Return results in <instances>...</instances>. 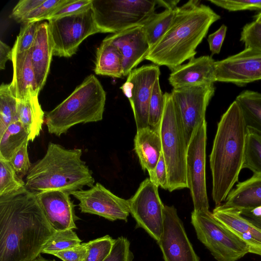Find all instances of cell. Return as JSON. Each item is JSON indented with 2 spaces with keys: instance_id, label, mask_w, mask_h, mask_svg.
<instances>
[{
  "instance_id": "cell-1",
  "label": "cell",
  "mask_w": 261,
  "mask_h": 261,
  "mask_svg": "<svg viewBox=\"0 0 261 261\" xmlns=\"http://www.w3.org/2000/svg\"><path fill=\"white\" fill-rule=\"evenodd\" d=\"M55 231L35 192L25 188L0 197V261H32Z\"/></svg>"
},
{
  "instance_id": "cell-2",
  "label": "cell",
  "mask_w": 261,
  "mask_h": 261,
  "mask_svg": "<svg viewBox=\"0 0 261 261\" xmlns=\"http://www.w3.org/2000/svg\"><path fill=\"white\" fill-rule=\"evenodd\" d=\"M220 18L199 1H189L177 7L168 30L151 48L145 59L173 71L184 62L195 57L196 49L210 27Z\"/></svg>"
},
{
  "instance_id": "cell-3",
  "label": "cell",
  "mask_w": 261,
  "mask_h": 261,
  "mask_svg": "<svg viewBox=\"0 0 261 261\" xmlns=\"http://www.w3.org/2000/svg\"><path fill=\"white\" fill-rule=\"evenodd\" d=\"M246 132L243 111L234 100L218 123L210 155L212 196L216 206L225 201L238 181L244 161Z\"/></svg>"
},
{
  "instance_id": "cell-4",
  "label": "cell",
  "mask_w": 261,
  "mask_h": 261,
  "mask_svg": "<svg viewBox=\"0 0 261 261\" xmlns=\"http://www.w3.org/2000/svg\"><path fill=\"white\" fill-rule=\"evenodd\" d=\"M82 155L81 149H67L49 142L44 156L32 165L25 180L26 189L35 193H70L85 186L92 187L95 179Z\"/></svg>"
},
{
  "instance_id": "cell-5",
  "label": "cell",
  "mask_w": 261,
  "mask_h": 261,
  "mask_svg": "<svg viewBox=\"0 0 261 261\" xmlns=\"http://www.w3.org/2000/svg\"><path fill=\"white\" fill-rule=\"evenodd\" d=\"M106 93L94 74L88 76L65 100L45 114L50 134L60 136L80 124L101 121Z\"/></svg>"
},
{
  "instance_id": "cell-6",
  "label": "cell",
  "mask_w": 261,
  "mask_h": 261,
  "mask_svg": "<svg viewBox=\"0 0 261 261\" xmlns=\"http://www.w3.org/2000/svg\"><path fill=\"white\" fill-rule=\"evenodd\" d=\"M165 108L160 126L162 153L166 163L170 192L188 188L186 157L188 144L180 118L170 93L165 92Z\"/></svg>"
},
{
  "instance_id": "cell-7",
  "label": "cell",
  "mask_w": 261,
  "mask_h": 261,
  "mask_svg": "<svg viewBox=\"0 0 261 261\" xmlns=\"http://www.w3.org/2000/svg\"><path fill=\"white\" fill-rule=\"evenodd\" d=\"M156 0H92L95 22L102 33H117L143 22L154 13Z\"/></svg>"
},
{
  "instance_id": "cell-8",
  "label": "cell",
  "mask_w": 261,
  "mask_h": 261,
  "mask_svg": "<svg viewBox=\"0 0 261 261\" xmlns=\"http://www.w3.org/2000/svg\"><path fill=\"white\" fill-rule=\"evenodd\" d=\"M191 223L198 239L217 261H236L249 253L247 245L208 211H194Z\"/></svg>"
},
{
  "instance_id": "cell-9",
  "label": "cell",
  "mask_w": 261,
  "mask_h": 261,
  "mask_svg": "<svg viewBox=\"0 0 261 261\" xmlns=\"http://www.w3.org/2000/svg\"><path fill=\"white\" fill-rule=\"evenodd\" d=\"M48 30L53 56L70 57L90 35L101 33L92 8L76 14L48 20Z\"/></svg>"
},
{
  "instance_id": "cell-10",
  "label": "cell",
  "mask_w": 261,
  "mask_h": 261,
  "mask_svg": "<svg viewBox=\"0 0 261 261\" xmlns=\"http://www.w3.org/2000/svg\"><path fill=\"white\" fill-rule=\"evenodd\" d=\"M206 120L194 130L187 147L186 178L192 196L194 211H208L205 176Z\"/></svg>"
},
{
  "instance_id": "cell-11",
  "label": "cell",
  "mask_w": 261,
  "mask_h": 261,
  "mask_svg": "<svg viewBox=\"0 0 261 261\" xmlns=\"http://www.w3.org/2000/svg\"><path fill=\"white\" fill-rule=\"evenodd\" d=\"M158 187L147 178L128 200L130 214L136 222V227L145 230L157 242L162 231L165 205L159 196Z\"/></svg>"
},
{
  "instance_id": "cell-12",
  "label": "cell",
  "mask_w": 261,
  "mask_h": 261,
  "mask_svg": "<svg viewBox=\"0 0 261 261\" xmlns=\"http://www.w3.org/2000/svg\"><path fill=\"white\" fill-rule=\"evenodd\" d=\"M215 90L214 84H210L173 88L170 93L188 145L195 128L205 120L206 108Z\"/></svg>"
},
{
  "instance_id": "cell-13",
  "label": "cell",
  "mask_w": 261,
  "mask_h": 261,
  "mask_svg": "<svg viewBox=\"0 0 261 261\" xmlns=\"http://www.w3.org/2000/svg\"><path fill=\"white\" fill-rule=\"evenodd\" d=\"M160 74L159 66L143 65L131 71L120 87L130 102L137 130L148 126L150 100L153 85Z\"/></svg>"
},
{
  "instance_id": "cell-14",
  "label": "cell",
  "mask_w": 261,
  "mask_h": 261,
  "mask_svg": "<svg viewBox=\"0 0 261 261\" xmlns=\"http://www.w3.org/2000/svg\"><path fill=\"white\" fill-rule=\"evenodd\" d=\"M69 193L79 201L81 213L96 215L112 221H126L130 214L128 200L116 196L99 182L89 189Z\"/></svg>"
},
{
  "instance_id": "cell-15",
  "label": "cell",
  "mask_w": 261,
  "mask_h": 261,
  "mask_svg": "<svg viewBox=\"0 0 261 261\" xmlns=\"http://www.w3.org/2000/svg\"><path fill=\"white\" fill-rule=\"evenodd\" d=\"M158 243L164 261H200L173 205H164L162 231Z\"/></svg>"
},
{
  "instance_id": "cell-16",
  "label": "cell",
  "mask_w": 261,
  "mask_h": 261,
  "mask_svg": "<svg viewBox=\"0 0 261 261\" xmlns=\"http://www.w3.org/2000/svg\"><path fill=\"white\" fill-rule=\"evenodd\" d=\"M216 81L242 87L261 80V50L245 48L215 62Z\"/></svg>"
},
{
  "instance_id": "cell-17",
  "label": "cell",
  "mask_w": 261,
  "mask_h": 261,
  "mask_svg": "<svg viewBox=\"0 0 261 261\" xmlns=\"http://www.w3.org/2000/svg\"><path fill=\"white\" fill-rule=\"evenodd\" d=\"M36 194L48 223L55 231L77 228L75 221L80 218L75 215L76 205L69 192L54 190Z\"/></svg>"
},
{
  "instance_id": "cell-18",
  "label": "cell",
  "mask_w": 261,
  "mask_h": 261,
  "mask_svg": "<svg viewBox=\"0 0 261 261\" xmlns=\"http://www.w3.org/2000/svg\"><path fill=\"white\" fill-rule=\"evenodd\" d=\"M104 40L115 46L122 56L123 76L128 75L146 59L151 47L142 26H136L106 37Z\"/></svg>"
},
{
  "instance_id": "cell-19",
  "label": "cell",
  "mask_w": 261,
  "mask_h": 261,
  "mask_svg": "<svg viewBox=\"0 0 261 261\" xmlns=\"http://www.w3.org/2000/svg\"><path fill=\"white\" fill-rule=\"evenodd\" d=\"M216 61L210 56L193 58L171 71L168 80L173 88L214 84Z\"/></svg>"
},
{
  "instance_id": "cell-20",
  "label": "cell",
  "mask_w": 261,
  "mask_h": 261,
  "mask_svg": "<svg viewBox=\"0 0 261 261\" xmlns=\"http://www.w3.org/2000/svg\"><path fill=\"white\" fill-rule=\"evenodd\" d=\"M212 213L218 221L247 245L249 253L261 256V229L236 210L222 204L216 206Z\"/></svg>"
},
{
  "instance_id": "cell-21",
  "label": "cell",
  "mask_w": 261,
  "mask_h": 261,
  "mask_svg": "<svg viewBox=\"0 0 261 261\" xmlns=\"http://www.w3.org/2000/svg\"><path fill=\"white\" fill-rule=\"evenodd\" d=\"M29 51L36 83L40 91L46 82L53 56L48 22L39 23L34 42Z\"/></svg>"
},
{
  "instance_id": "cell-22",
  "label": "cell",
  "mask_w": 261,
  "mask_h": 261,
  "mask_svg": "<svg viewBox=\"0 0 261 261\" xmlns=\"http://www.w3.org/2000/svg\"><path fill=\"white\" fill-rule=\"evenodd\" d=\"M134 150L142 170L150 174L154 171L162 152L160 129L149 126L137 130Z\"/></svg>"
},
{
  "instance_id": "cell-23",
  "label": "cell",
  "mask_w": 261,
  "mask_h": 261,
  "mask_svg": "<svg viewBox=\"0 0 261 261\" xmlns=\"http://www.w3.org/2000/svg\"><path fill=\"white\" fill-rule=\"evenodd\" d=\"M13 75L9 84L16 99H21L32 91L39 92L32 67L29 50L21 54L12 53Z\"/></svg>"
},
{
  "instance_id": "cell-24",
  "label": "cell",
  "mask_w": 261,
  "mask_h": 261,
  "mask_svg": "<svg viewBox=\"0 0 261 261\" xmlns=\"http://www.w3.org/2000/svg\"><path fill=\"white\" fill-rule=\"evenodd\" d=\"M222 204L237 211L261 206V176L253 175L239 182Z\"/></svg>"
},
{
  "instance_id": "cell-25",
  "label": "cell",
  "mask_w": 261,
  "mask_h": 261,
  "mask_svg": "<svg viewBox=\"0 0 261 261\" xmlns=\"http://www.w3.org/2000/svg\"><path fill=\"white\" fill-rule=\"evenodd\" d=\"M39 92L32 91L21 99H17L18 120L27 130L29 141L39 136L44 121V113L38 100Z\"/></svg>"
},
{
  "instance_id": "cell-26",
  "label": "cell",
  "mask_w": 261,
  "mask_h": 261,
  "mask_svg": "<svg viewBox=\"0 0 261 261\" xmlns=\"http://www.w3.org/2000/svg\"><path fill=\"white\" fill-rule=\"evenodd\" d=\"M122 56L119 50L112 43L102 40L96 52V74L113 77L123 76Z\"/></svg>"
},
{
  "instance_id": "cell-27",
  "label": "cell",
  "mask_w": 261,
  "mask_h": 261,
  "mask_svg": "<svg viewBox=\"0 0 261 261\" xmlns=\"http://www.w3.org/2000/svg\"><path fill=\"white\" fill-rule=\"evenodd\" d=\"M176 9H165L159 13L154 12L141 25L151 48L159 42L168 30L174 19Z\"/></svg>"
},
{
  "instance_id": "cell-28",
  "label": "cell",
  "mask_w": 261,
  "mask_h": 261,
  "mask_svg": "<svg viewBox=\"0 0 261 261\" xmlns=\"http://www.w3.org/2000/svg\"><path fill=\"white\" fill-rule=\"evenodd\" d=\"M28 138L27 130L19 120L11 123L0 135V158L10 162Z\"/></svg>"
},
{
  "instance_id": "cell-29",
  "label": "cell",
  "mask_w": 261,
  "mask_h": 261,
  "mask_svg": "<svg viewBox=\"0 0 261 261\" xmlns=\"http://www.w3.org/2000/svg\"><path fill=\"white\" fill-rule=\"evenodd\" d=\"M235 100L241 108L246 125L261 131V93L245 90Z\"/></svg>"
},
{
  "instance_id": "cell-30",
  "label": "cell",
  "mask_w": 261,
  "mask_h": 261,
  "mask_svg": "<svg viewBox=\"0 0 261 261\" xmlns=\"http://www.w3.org/2000/svg\"><path fill=\"white\" fill-rule=\"evenodd\" d=\"M261 176V131L247 126L245 156L243 169Z\"/></svg>"
},
{
  "instance_id": "cell-31",
  "label": "cell",
  "mask_w": 261,
  "mask_h": 261,
  "mask_svg": "<svg viewBox=\"0 0 261 261\" xmlns=\"http://www.w3.org/2000/svg\"><path fill=\"white\" fill-rule=\"evenodd\" d=\"M18 120L17 99L11 93L9 84L0 86V135L12 122Z\"/></svg>"
},
{
  "instance_id": "cell-32",
  "label": "cell",
  "mask_w": 261,
  "mask_h": 261,
  "mask_svg": "<svg viewBox=\"0 0 261 261\" xmlns=\"http://www.w3.org/2000/svg\"><path fill=\"white\" fill-rule=\"evenodd\" d=\"M25 186V181L18 176L10 162L0 158V197L17 192Z\"/></svg>"
},
{
  "instance_id": "cell-33",
  "label": "cell",
  "mask_w": 261,
  "mask_h": 261,
  "mask_svg": "<svg viewBox=\"0 0 261 261\" xmlns=\"http://www.w3.org/2000/svg\"><path fill=\"white\" fill-rule=\"evenodd\" d=\"M82 243V240L72 229L55 231L45 245L42 253H54L74 247Z\"/></svg>"
},
{
  "instance_id": "cell-34",
  "label": "cell",
  "mask_w": 261,
  "mask_h": 261,
  "mask_svg": "<svg viewBox=\"0 0 261 261\" xmlns=\"http://www.w3.org/2000/svg\"><path fill=\"white\" fill-rule=\"evenodd\" d=\"M164 108L165 98L160 88L159 79H158L153 85L149 102L148 126L160 129Z\"/></svg>"
},
{
  "instance_id": "cell-35",
  "label": "cell",
  "mask_w": 261,
  "mask_h": 261,
  "mask_svg": "<svg viewBox=\"0 0 261 261\" xmlns=\"http://www.w3.org/2000/svg\"><path fill=\"white\" fill-rule=\"evenodd\" d=\"M114 241L109 235L89 241L85 261H103L111 252Z\"/></svg>"
},
{
  "instance_id": "cell-36",
  "label": "cell",
  "mask_w": 261,
  "mask_h": 261,
  "mask_svg": "<svg viewBox=\"0 0 261 261\" xmlns=\"http://www.w3.org/2000/svg\"><path fill=\"white\" fill-rule=\"evenodd\" d=\"M39 22L23 23L13 45L12 53L21 54L32 47L36 37Z\"/></svg>"
},
{
  "instance_id": "cell-37",
  "label": "cell",
  "mask_w": 261,
  "mask_h": 261,
  "mask_svg": "<svg viewBox=\"0 0 261 261\" xmlns=\"http://www.w3.org/2000/svg\"><path fill=\"white\" fill-rule=\"evenodd\" d=\"M66 0H45L27 15L20 23L39 22L46 18L57 8L65 3Z\"/></svg>"
},
{
  "instance_id": "cell-38",
  "label": "cell",
  "mask_w": 261,
  "mask_h": 261,
  "mask_svg": "<svg viewBox=\"0 0 261 261\" xmlns=\"http://www.w3.org/2000/svg\"><path fill=\"white\" fill-rule=\"evenodd\" d=\"M92 0H66L52 12L46 20L70 15L86 11L92 7Z\"/></svg>"
},
{
  "instance_id": "cell-39",
  "label": "cell",
  "mask_w": 261,
  "mask_h": 261,
  "mask_svg": "<svg viewBox=\"0 0 261 261\" xmlns=\"http://www.w3.org/2000/svg\"><path fill=\"white\" fill-rule=\"evenodd\" d=\"M133 258L129 240L121 236L115 239L111 252L103 261H132Z\"/></svg>"
},
{
  "instance_id": "cell-40",
  "label": "cell",
  "mask_w": 261,
  "mask_h": 261,
  "mask_svg": "<svg viewBox=\"0 0 261 261\" xmlns=\"http://www.w3.org/2000/svg\"><path fill=\"white\" fill-rule=\"evenodd\" d=\"M240 41L245 48L261 50V24L253 21L245 25L241 33Z\"/></svg>"
},
{
  "instance_id": "cell-41",
  "label": "cell",
  "mask_w": 261,
  "mask_h": 261,
  "mask_svg": "<svg viewBox=\"0 0 261 261\" xmlns=\"http://www.w3.org/2000/svg\"><path fill=\"white\" fill-rule=\"evenodd\" d=\"M210 2L229 11L260 10L261 0H211Z\"/></svg>"
},
{
  "instance_id": "cell-42",
  "label": "cell",
  "mask_w": 261,
  "mask_h": 261,
  "mask_svg": "<svg viewBox=\"0 0 261 261\" xmlns=\"http://www.w3.org/2000/svg\"><path fill=\"white\" fill-rule=\"evenodd\" d=\"M29 142V140H27L10 161L14 169L18 174L21 175V178L27 175L32 166L28 151Z\"/></svg>"
},
{
  "instance_id": "cell-43",
  "label": "cell",
  "mask_w": 261,
  "mask_h": 261,
  "mask_svg": "<svg viewBox=\"0 0 261 261\" xmlns=\"http://www.w3.org/2000/svg\"><path fill=\"white\" fill-rule=\"evenodd\" d=\"M88 246V242L83 243L67 250L55 253L53 255L63 261H85Z\"/></svg>"
},
{
  "instance_id": "cell-44",
  "label": "cell",
  "mask_w": 261,
  "mask_h": 261,
  "mask_svg": "<svg viewBox=\"0 0 261 261\" xmlns=\"http://www.w3.org/2000/svg\"><path fill=\"white\" fill-rule=\"evenodd\" d=\"M45 0H20L14 7L10 17L16 21H20L32 10Z\"/></svg>"
},
{
  "instance_id": "cell-45",
  "label": "cell",
  "mask_w": 261,
  "mask_h": 261,
  "mask_svg": "<svg viewBox=\"0 0 261 261\" xmlns=\"http://www.w3.org/2000/svg\"><path fill=\"white\" fill-rule=\"evenodd\" d=\"M150 179L164 190L168 189V177L163 154H162L153 172L149 174Z\"/></svg>"
},
{
  "instance_id": "cell-46",
  "label": "cell",
  "mask_w": 261,
  "mask_h": 261,
  "mask_svg": "<svg viewBox=\"0 0 261 261\" xmlns=\"http://www.w3.org/2000/svg\"><path fill=\"white\" fill-rule=\"evenodd\" d=\"M227 29V27L225 24H222L218 30L208 36L207 41L212 55L219 54Z\"/></svg>"
},
{
  "instance_id": "cell-47",
  "label": "cell",
  "mask_w": 261,
  "mask_h": 261,
  "mask_svg": "<svg viewBox=\"0 0 261 261\" xmlns=\"http://www.w3.org/2000/svg\"><path fill=\"white\" fill-rule=\"evenodd\" d=\"M238 211L242 216L261 229V206Z\"/></svg>"
},
{
  "instance_id": "cell-48",
  "label": "cell",
  "mask_w": 261,
  "mask_h": 261,
  "mask_svg": "<svg viewBox=\"0 0 261 261\" xmlns=\"http://www.w3.org/2000/svg\"><path fill=\"white\" fill-rule=\"evenodd\" d=\"M12 49L2 40L0 41V69H5L8 60H11Z\"/></svg>"
},
{
  "instance_id": "cell-49",
  "label": "cell",
  "mask_w": 261,
  "mask_h": 261,
  "mask_svg": "<svg viewBox=\"0 0 261 261\" xmlns=\"http://www.w3.org/2000/svg\"><path fill=\"white\" fill-rule=\"evenodd\" d=\"M179 2L177 1H163L156 0V5L165 8V9H174L177 7V4Z\"/></svg>"
},
{
  "instance_id": "cell-50",
  "label": "cell",
  "mask_w": 261,
  "mask_h": 261,
  "mask_svg": "<svg viewBox=\"0 0 261 261\" xmlns=\"http://www.w3.org/2000/svg\"><path fill=\"white\" fill-rule=\"evenodd\" d=\"M32 261H55V259H48L43 257L41 254Z\"/></svg>"
},
{
  "instance_id": "cell-51",
  "label": "cell",
  "mask_w": 261,
  "mask_h": 261,
  "mask_svg": "<svg viewBox=\"0 0 261 261\" xmlns=\"http://www.w3.org/2000/svg\"><path fill=\"white\" fill-rule=\"evenodd\" d=\"M254 21L261 24V11L254 16Z\"/></svg>"
}]
</instances>
